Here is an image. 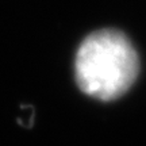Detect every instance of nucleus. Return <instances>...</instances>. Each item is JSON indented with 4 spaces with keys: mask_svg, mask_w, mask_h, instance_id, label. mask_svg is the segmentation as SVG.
I'll use <instances>...</instances> for the list:
<instances>
[{
    "mask_svg": "<svg viewBox=\"0 0 146 146\" xmlns=\"http://www.w3.org/2000/svg\"><path fill=\"white\" fill-rule=\"evenodd\" d=\"M138 56L123 33L106 29L92 33L78 47L74 73L78 88L110 102L126 94L138 76Z\"/></svg>",
    "mask_w": 146,
    "mask_h": 146,
    "instance_id": "1",
    "label": "nucleus"
}]
</instances>
